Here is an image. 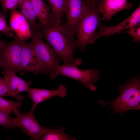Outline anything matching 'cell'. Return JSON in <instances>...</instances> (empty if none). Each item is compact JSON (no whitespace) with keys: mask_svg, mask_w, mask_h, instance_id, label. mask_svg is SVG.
Returning a JSON list of instances; mask_svg holds the SVG:
<instances>
[{"mask_svg":"<svg viewBox=\"0 0 140 140\" xmlns=\"http://www.w3.org/2000/svg\"><path fill=\"white\" fill-rule=\"evenodd\" d=\"M38 32L57 53L62 64H81L82 59L74 58L73 55L76 48L74 31L66 23L61 20L59 23L40 27Z\"/></svg>","mask_w":140,"mask_h":140,"instance_id":"cell-1","label":"cell"},{"mask_svg":"<svg viewBox=\"0 0 140 140\" xmlns=\"http://www.w3.org/2000/svg\"><path fill=\"white\" fill-rule=\"evenodd\" d=\"M89 7L78 21L74 31L77 37L76 47L83 52L88 44H93L98 28L102 24L98 4L90 3Z\"/></svg>","mask_w":140,"mask_h":140,"instance_id":"cell-2","label":"cell"},{"mask_svg":"<svg viewBox=\"0 0 140 140\" xmlns=\"http://www.w3.org/2000/svg\"><path fill=\"white\" fill-rule=\"evenodd\" d=\"M120 94L115 99L106 104H110L114 113H123L126 111L140 109V79L137 76L119 87Z\"/></svg>","mask_w":140,"mask_h":140,"instance_id":"cell-3","label":"cell"},{"mask_svg":"<svg viewBox=\"0 0 140 140\" xmlns=\"http://www.w3.org/2000/svg\"><path fill=\"white\" fill-rule=\"evenodd\" d=\"M77 66L74 63L59 64L55 67L49 77L54 79L59 75L67 77L79 81L92 91L96 90L94 83L100 78L99 71L95 69H82Z\"/></svg>","mask_w":140,"mask_h":140,"instance_id":"cell-4","label":"cell"},{"mask_svg":"<svg viewBox=\"0 0 140 140\" xmlns=\"http://www.w3.org/2000/svg\"><path fill=\"white\" fill-rule=\"evenodd\" d=\"M12 41L6 43L2 41L0 47V67L20 73L21 46L16 35Z\"/></svg>","mask_w":140,"mask_h":140,"instance_id":"cell-5","label":"cell"},{"mask_svg":"<svg viewBox=\"0 0 140 140\" xmlns=\"http://www.w3.org/2000/svg\"><path fill=\"white\" fill-rule=\"evenodd\" d=\"M31 39L29 44L47 69L49 77L55 67L59 64L60 59L55 50L44 41L38 32L32 31Z\"/></svg>","mask_w":140,"mask_h":140,"instance_id":"cell-6","label":"cell"},{"mask_svg":"<svg viewBox=\"0 0 140 140\" xmlns=\"http://www.w3.org/2000/svg\"><path fill=\"white\" fill-rule=\"evenodd\" d=\"M21 46L20 73L31 72L48 76V70L33 49L25 41H20Z\"/></svg>","mask_w":140,"mask_h":140,"instance_id":"cell-7","label":"cell"},{"mask_svg":"<svg viewBox=\"0 0 140 140\" xmlns=\"http://www.w3.org/2000/svg\"><path fill=\"white\" fill-rule=\"evenodd\" d=\"M35 109L32 108L28 112L21 114L20 111L16 113L15 118L17 127L26 134L31 140H39L43 134L45 127L41 126L38 122L34 114Z\"/></svg>","mask_w":140,"mask_h":140,"instance_id":"cell-8","label":"cell"},{"mask_svg":"<svg viewBox=\"0 0 140 140\" xmlns=\"http://www.w3.org/2000/svg\"><path fill=\"white\" fill-rule=\"evenodd\" d=\"M140 25V5L128 18L116 26L107 27L102 24L99 27L95 38V41L102 36L106 38L115 33H120L122 30L139 27Z\"/></svg>","mask_w":140,"mask_h":140,"instance_id":"cell-9","label":"cell"},{"mask_svg":"<svg viewBox=\"0 0 140 140\" xmlns=\"http://www.w3.org/2000/svg\"><path fill=\"white\" fill-rule=\"evenodd\" d=\"M90 5V3L86 0H65L64 11L66 24L74 31L77 22Z\"/></svg>","mask_w":140,"mask_h":140,"instance_id":"cell-10","label":"cell"},{"mask_svg":"<svg viewBox=\"0 0 140 140\" xmlns=\"http://www.w3.org/2000/svg\"><path fill=\"white\" fill-rule=\"evenodd\" d=\"M10 25L20 41L31 39L32 31L29 22L21 13L16 9L11 10Z\"/></svg>","mask_w":140,"mask_h":140,"instance_id":"cell-11","label":"cell"},{"mask_svg":"<svg viewBox=\"0 0 140 140\" xmlns=\"http://www.w3.org/2000/svg\"><path fill=\"white\" fill-rule=\"evenodd\" d=\"M28 97L33 103L32 108L35 109L40 103L55 96L64 98L67 95V89L64 85H60L56 89L52 90L37 88H30Z\"/></svg>","mask_w":140,"mask_h":140,"instance_id":"cell-12","label":"cell"},{"mask_svg":"<svg viewBox=\"0 0 140 140\" xmlns=\"http://www.w3.org/2000/svg\"><path fill=\"white\" fill-rule=\"evenodd\" d=\"M131 3L127 0H100L97 8L103 15L102 20H110L116 13L123 10H129L131 7Z\"/></svg>","mask_w":140,"mask_h":140,"instance_id":"cell-13","label":"cell"},{"mask_svg":"<svg viewBox=\"0 0 140 140\" xmlns=\"http://www.w3.org/2000/svg\"><path fill=\"white\" fill-rule=\"evenodd\" d=\"M15 71L7 69L3 70L2 72L11 92L20 101L23 99L24 97L19 94V93L28 92L30 88L29 84L24 80L18 77Z\"/></svg>","mask_w":140,"mask_h":140,"instance_id":"cell-14","label":"cell"},{"mask_svg":"<svg viewBox=\"0 0 140 140\" xmlns=\"http://www.w3.org/2000/svg\"><path fill=\"white\" fill-rule=\"evenodd\" d=\"M39 22L40 27L51 25L50 18V8L43 0H30Z\"/></svg>","mask_w":140,"mask_h":140,"instance_id":"cell-15","label":"cell"},{"mask_svg":"<svg viewBox=\"0 0 140 140\" xmlns=\"http://www.w3.org/2000/svg\"><path fill=\"white\" fill-rule=\"evenodd\" d=\"M19 8L20 12L29 22L31 31L38 32L40 27L36 23V15L30 0H20Z\"/></svg>","mask_w":140,"mask_h":140,"instance_id":"cell-16","label":"cell"},{"mask_svg":"<svg viewBox=\"0 0 140 140\" xmlns=\"http://www.w3.org/2000/svg\"><path fill=\"white\" fill-rule=\"evenodd\" d=\"M50 9L49 18L51 24L59 23L63 16L65 0H47Z\"/></svg>","mask_w":140,"mask_h":140,"instance_id":"cell-17","label":"cell"},{"mask_svg":"<svg viewBox=\"0 0 140 140\" xmlns=\"http://www.w3.org/2000/svg\"><path fill=\"white\" fill-rule=\"evenodd\" d=\"M64 128H45L39 140H74L76 139L64 132Z\"/></svg>","mask_w":140,"mask_h":140,"instance_id":"cell-18","label":"cell"},{"mask_svg":"<svg viewBox=\"0 0 140 140\" xmlns=\"http://www.w3.org/2000/svg\"><path fill=\"white\" fill-rule=\"evenodd\" d=\"M20 101H14L11 100L5 99L0 96V111L10 114L11 111L14 115L20 111L19 108L21 107Z\"/></svg>","mask_w":140,"mask_h":140,"instance_id":"cell-19","label":"cell"},{"mask_svg":"<svg viewBox=\"0 0 140 140\" xmlns=\"http://www.w3.org/2000/svg\"><path fill=\"white\" fill-rule=\"evenodd\" d=\"M0 125L6 129H10L17 127L15 118H11L10 114L0 111Z\"/></svg>","mask_w":140,"mask_h":140,"instance_id":"cell-20","label":"cell"},{"mask_svg":"<svg viewBox=\"0 0 140 140\" xmlns=\"http://www.w3.org/2000/svg\"><path fill=\"white\" fill-rule=\"evenodd\" d=\"M0 32L9 37L13 38L16 35L7 24L5 15L1 12H0Z\"/></svg>","mask_w":140,"mask_h":140,"instance_id":"cell-21","label":"cell"},{"mask_svg":"<svg viewBox=\"0 0 140 140\" xmlns=\"http://www.w3.org/2000/svg\"><path fill=\"white\" fill-rule=\"evenodd\" d=\"M2 7L1 12L5 16L8 10L16 9L19 7L20 0H1Z\"/></svg>","mask_w":140,"mask_h":140,"instance_id":"cell-22","label":"cell"},{"mask_svg":"<svg viewBox=\"0 0 140 140\" xmlns=\"http://www.w3.org/2000/svg\"><path fill=\"white\" fill-rule=\"evenodd\" d=\"M6 96L14 97L19 101L17 97L11 92L5 79L3 77L0 78V96L3 97Z\"/></svg>","mask_w":140,"mask_h":140,"instance_id":"cell-23","label":"cell"},{"mask_svg":"<svg viewBox=\"0 0 140 140\" xmlns=\"http://www.w3.org/2000/svg\"><path fill=\"white\" fill-rule=\"evenodd\" d=\"M124 32L128 33L133 38V42H137L140 40V27H134L129 29V30Z\"/></svg>","mask_w":140,"mask_h":140,"instance_id":"cell-24","label":"cell"},{"mask_svg":"<svg viewBox=\"0 0 140 140\" xmlns=\"http://www.w3.org/2000/svg\"><path fill=\"white\" fill-rule=\"evenodd\" d=\"M87 1L92 3H98L100 0H86Z\"/></svg>","mask_w":140,"mask_h":140,"instance_id":"cell-25","label":"cell"},{"mask_svg":"<svg viewBox=\"0 0 140 140\" xmlns=\"http://www.w3.org/2000/svg\"><path fill=\"white\" fill-rule=\"evenodd\" d=\"M1 34L0 33V36L1 35ZM2 41H1L0 40V47L1 45V44L2 43Z\"/></svg>","mask_w":140,"mask_h":140,"instance_id":"cell-26","label":"cell"},{"mask_svg":"<svg viewBox=\"0 0 140 140\" xmlns=\"http://www.w3.org/2000/svg\"><path fill=\"white\" fill-rule=\"evenodd\" d=\"M1 78V76H0V78Z\"/></svg>","mask_w":140,"mask_h":140,"instance_id":"cell-27","label":"cell"},{"mask_svg":"<svg viewBox=\"0 0 140 140\" xmlns=\"http://www.w3.org/2000/svg\"></svg>","mask_w":140,"mask_h":140,"instance_id":"cell-28","label":"cell"}]
</instances>
